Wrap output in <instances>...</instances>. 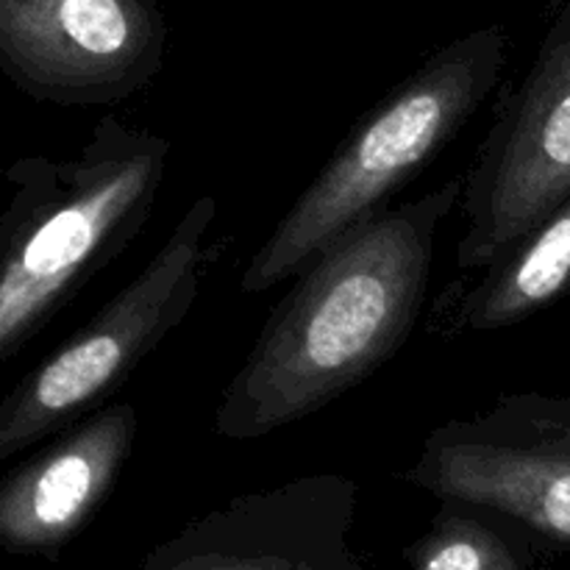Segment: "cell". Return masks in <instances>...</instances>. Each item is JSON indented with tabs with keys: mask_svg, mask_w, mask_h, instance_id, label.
Instances as JSON below:
<instances>
[{
	"mask_svg": "<svg viewBox=\"0 0 570 570\" xmlns=\"http://www.w3.org/2000/svg\"><path fill=\"white\" fill-rule=\"evenodd\" d=\"M165 42L156 0H0V67L39 104H120L159 76Z\"/></svg>",
	"mask_w": 570,
	"mask_h": 570,
	"instance_id": "obj_7",
	"label": "cell"
},
{
	"mask_svg": "<svg viewBox=\"0 0 570 570\" xmlns=\"http://www.w3.org/2000/svg\"><path fill=\"white\" fill-rule=\"evenodd\" d=\"M360 484L306 473L239 493L148 551L137 570H362Z\"/></svg>",
	"mask_w": 570,
	"mask_h": 570,
	"instance_id": "obj_8",
	"label": "cell"
},
{
	"mask_svg": "<svg viewBox=\"0 0 570 570\" xmlns=\"http://www.w3.org/2000/svg\"><path fill=\"white\" fill-rule=\"evenodd\" d=\"M570 287V200L499 265L434 298L429 328L440 337L490 334L523 323Z\"/></svg>",
	"mask_w": 570,
	"mask_h": 570,
	"instance_id": "obj_10",
	"label": "cell"
},
{
	"mask_svg": "<svg viewBox=\"0 0 570 570\" xmlns=\"http://www.w3.org/2000/svg\"><path fill=\"white\" fill-rule=\"evenodd\" d=\"M137 432V406L106 404L14 468L0 484L3 549L56 560L115 493Z\"/></svg>",
	"mask_w": 570,
	"mask_h": 570,
	"instance_id": "obj_9",
	"label": "cell"
},
{
	"mask_svg": "<svg viewBox=\"0 0 570 570\" xmlns=\"http://www.w3.org/2000/svg\"><path fill=\"white\" fill-rule=\"evenodd\" d=\"M532 532L465 501H440L426 532L404 551L410 570H532Z\"/></svg>",
	"mask_w": 570,
	"mask_h": 570,
	"instance_id": "obj_11",
	"label": "cell"
},
{
	"mask_svg": "<svg viewBox=\"0 0 570 570\" xmlns=\"http://www.w3.org/2000/svg\"><path fill=\"white\" fill-rule=\"evenodd\" d=\"M406 484L438 501H465L570 546V399L499 395L484 412L426 434Z\"/></svg>",
	"mask_w": 570,
	"mask_h": 570,
	"instance_id": "obj_6",
	"label": "cell"
},
{
	"mask_svg": "<svg viewBox=\"0 0 570 570\" xmlns=\"http://www.w3.org/2000/svg\"><path fill=\"white\" fill-rule=\"evenodd\" d=\"M456 267L488 273L570 200V9L501 100L462 176Z\"/></svg>",
	"mask_w": 570,
	"mask_h": 570,
	"instance_id": "obj_5",
	"label": "cell"
},
{
	"mask_svg": "<svg viewBox=\"0 0 570 570\" xmlns=\"http://www.w3.org/2000/svg\"><path fill=\"white\" fill-rule=\"evenodd\" d=\"M215 217L217 200L198 195L148 265L11 387L0 404V460H11L92 415L181 326L215 259L209 243Z\"/></svg>",
	"mask_w": 570,
	"mask_h": 570,
	"instance_id": "obj_4",
	"label": "cell"
},
{
	"mask_svg": "<svg viewBox=\"0 0 570 570\" xmlns=\"http://www.w3.org/2000/svg\"><path fill=\"white\" fill-rule=\"evenodd\" d=\"M170 161V139L106 115L76 156H20L6 170L0 217V362L45 323L150 220Z\"/></svg>",
	"mask_w": 570,
	"mask_h": 570,
	"instance_id": "obj_2",
	"label": "cell"
},
{
	"mask_svg": "<svg viewBox=\"0 0 570 570\" xmlns=\"http://www.w3.org/2000/svg\"><path fill=\"white\" fill-rule=\"evenodd\" d=\"M507 56L504 26L476 28L440 48L373 106L250 256L239 278L243 293L289 282L334 239L390 209V198L482 109L499 87Z\"/></svg>",
	"mask_w": 570,
	"mask_h": 570,
	"instance_id": "obj_3",
	"label": "cell"
},
{
	"mask_svg": "<svg viewBox=\"0 0 570 570\" xmlns=\"http://www.w3.org/2000/svg\"><path fill=\"white\" fill-rule=\"evenodd\" d=\"M462 184L456 176L367 217L293 278L223 390L215 412L223 440L250 443L315 415L404 348Z\"/></svg>",
	"mask_w": 570,
	"mask_h": 570,
	"instance_id": "obj_1",
	"label": "cell"
}]
</instances>
